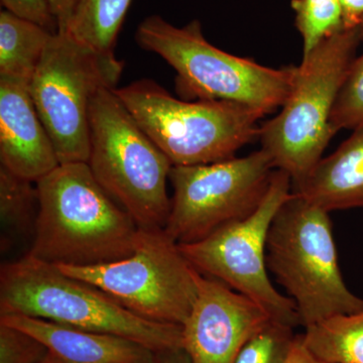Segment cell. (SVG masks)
<instances>
[{
	"instance_id": "d6986e66",
	"label": "cell",
	"mask_w": 363,
	"mask_h": 363,
	"mask_svg": "<svg viewBox=\"0 0 363 363\" xmlns=\"http://www.w3.org/2000/svg\"><path fill=\"white\" fill-rule=\"evenodd\" d=\"M305 345L325 363H363V310L305 329Z\"/></svg>"
},
{
	"instance_id": "4316f807",
	"label": "cell",
	"mask_w": 363,
	"mask_h": 363,
	"mask_svg": "<svg viewBox=\"0 0 363 363\" xmlns=\"http://www.w3.org/2000/svg\"><path fill=\"white\" fill-rule=\"evenodd\" d=\"M286 363H325L313 354L309 348L305 345L302 334H298L296 342L294 344L290 357Z\"/></svg>"
},
{
	"instance_id": "8fae6325",
	"label": "cell",
	"mask_w": 363,
	"mask_h": 363,
	"mask_svg": "<svg viewBox=\"0 0 363 363\" xmlns=\"http://www.w3.org/2000/svg\"><path fill=\"white\" fill-rule=\"evenodd\" d=\"M274 169L262 149L212 164L173 166L169 182L174 194L164 230L183 245L247 218L266 197Z\"/></svg>"
},
{
	"instance_id": "484cf974",
	"label": "cell",
	"mask_w": 363,
	"mask_h": 363,
	"mask_svg": "<svg viewBox=\"0 0 363 363\" xmlns=\"http://www.w3.org/2000/svg\"><path fill=\"white\" fill-rule=\"evenodd\" d=\"M49 4L50 9L59 23V30L67 28L72 18L78 0H45Z\"/></svg>"
},
{
	"instance_id": "f546056e",
	"label": "cell",
	"mask_w": 363,
	"mask_h": 363,
	"mask_svg": "<svg viewBox=\"0 0 363 363\" xmlns=\"http://www.w3.org/2000/svg\"><path fill=\"white\" fill-rule=\"evenodd\" d=\"M360 33H362V40H363V23L362 26L359 28Z\"/></svg>"
},
{
	"instance_id": "6da1fadb",
	"label": "cell",
	"mask_w": 363,
	"mask_h": 363,
	"mask_svg": "<svg viewBox=\"0 0 363 363\" xmlns=\"http://www.w3.org/2000/svg\"><path fill=\"white\" fill-rule=\"evenodd\" d=\"M40 211L28 255L90 267L130 257L140 227L100 186L87 162L61 164L37 182Z\"/></svg>"
},
{
	"instance_id": "f1b7e54d",
	"label": "cell",
	"mask_w": 363,
	"mask_h": 363,
	"mask_svg": "<svg viewBox=\"0 0 363 363\" xmlns=\"http://www.w3.org/2000/svg\"><path fill=\"white\" fill-rule=\"evenodd\" d=\"M42 363H64L62 362L61 360L59 359V358H57L55 357V355H52L51 352L48 354V357L45 358L44 360H43Z\"/></svg>"
},
{
	"instance_id": "ba28073f",
	"label": "cell",
	"mask_w": 363,
	"mask_h": 363,
	"mask_svg": "<svg viewBox=\"0 0 363 363\" xmlns=\"http://www.w3.org/2000/svg\"><path fill=\"white\" fill-rule=\"evenodd\" d=\"M124 62L100 54L61 32L52 35L28 85L60 164L88 162L90 109L104 89H114Z\"/></svg>"
},
{
	"instance_id": "cb8c5ba5",
	"label": "cell",
	"mask_w": 363,
	"mask_h": 363,
	"mask_svg": "<svg viewBox=\"0 0 363 363\" xmlns=\"http://www.w3.org/2000/svg\"><path fill=\"white\" fill-rule=\"evenodd\" d=\"M2 6L11 13L37 23L52 33L59 32V23L45 0H1Z\"/></svg>"
},
{
	"instance_id": "ffe728a7",
	"label": "cell",
	"mask_w": 363,
	"mask_h": 363,
	"mask_svg": "<svg viewBox=\"0 0 363 363\" xmlns=\"http://www.w3.org/2000/svg\"><path fill=\"white\" fill-rule=\"evenodd\" d=\"M291 6L303 40V58L325 40L345 30L338 0H292Z\"/></svg>"
},
{
	"instance_id": "9a60e30c",
	"label": "cell",
	"mask_w": 363,
	"mask_h": 363,
	"mask_svg": "<svg viewBox=\"0 0 363 363\" xmlns=\"http://www.w3.org/2000/svg\"><path fill=\"white\" fill-rule=\"evenodd\" d=\"M292 192L327 212L363 208V126L292 185Z\"/></svg>"
},
{
	"instance_id": "603a6c76",
	"label": "cell",
	"mask_w": 363,
	"mask_h": 363,
	"mask_svg": "<svg viewBox=\"0 0 363 363\" xmlns=\"http://www.w3.org/2000/svg\"><path fill=\"white\" fill-rule=\"evenodd\" d=\"M49 353L30 334L0 323V363H42Z\"/></svg>"
},
{
	"instance_id": "7a4b0ae2",
	"label": "cell",
	"mask_w": 363,
	"mask_h": 363,
	"mask_svg": "<svg viewBox=\"0 0 363 363\" xmlns=\"http://www.w3.org/2000/svg\"><path fill=\"white\" fill-rule=\"evenodd\" d=\"M23 315L130 339L154 352L183 350V327L136 316L96 286L26 255L0 267V315Z\"/></svg>"
},
{
	"instance_id": "5bb4252c",
	"label": "cell",
	"mask_w": 363,
	"mask_h": 363,
	"mask_svg": "<svg viewBox=\"0 0 363 363\" xmlns=\"http://www.w3.org/2000/svg\"><path fill=\"white\" fill-rule=\"evenodd\" d=\"M0 323L30 334L64 363H157L156 352L121 336L18 314L0 315Z\"/></svg>"
},
{
	"instance_id": "30bf717a",
	"label": "cell",
	"mask_w": 363,
	"mask_h": 363,
	"mask_svg": "<svg viewBox=\"0 0 363 363\" xmlns=\"http://www.w3.org/2000/svg\"><path fill=\"white\" fill-rule=\"evenodd\" d=\"M291 193L292 179L276 169L266 197L253 213L226 224L201 240L179 247L200 274L218 279L250 298L274 321L296 328L301 322L295 303L272 286L267 264L269 227Z\"/></svg>"
},
{
	"instance_id": "e0dca14e",
	"label": "cell",
	"mask_w": 363,
	"mask_h": 363,
	"mask_svg": "<svg viewBox=\"0 0 363 363\" xmlns=\"http://www.w3.org/2000/svg\"><path fill=\"white\" fill-rule=\"evenodd\" d=\"M131 0H78L66 32L100 54L116 55L117 38Z\"/></svg>"
},
{
	"instance_id": "44dd1931",
	"label": "cell",
	"mask_w": 363,
	"mask_h": 363,
	"mask_svg": "<svg viewBox=\"0 0 363 363\" xmlns=\"http://www.w3.org/2000/svg\"><path fill=\"white\" fill-rule=\"evenodd\" d=\"M294 329L269 320L241 347L234 363H286L297 339Z\"/></svg>"
},
{
	"instance_id": "2e32d148",
	"label": "cell",
	"mask_w": 363,
	"mask_h": 363,
	"mask_svg": "<svg viewBox=\"0 0 363 363\" xmlns=\"http://www.w3.org/2000/svg\"><path fill=\"white\" fill-rule=\"evenodd\" d=\"M55 33L11 11L0 13V76L30 84Z\"/></svg>"
},
{
	"instance_id": "4fadbf2b",
	"label": "cell",
	"mask_w": 363,
	"mask_h": 363,
	"mask_svg": "<svg viewBox=\"0 0 363 363\" xmlns=\"http://www.w3.org/2000/svg\"><path fill=\"white\" fill-rule=\"evenodd\" d=\"M28 85L0 76V164L37 183L60 162Z\"/></svg>"
},
{
	"instance_id": "7402d4cb",
	"label": "cell",
	"mask_w": 363,
	"mask_h": 363,
	"mask_svg": "<svg viewBox=\"0 0 363 363\" xmlns=\"http://www.w3.org/2000/svg\"><path fill=\"white\" fill-rule=\"evenodd\" d=\"M330 123L336 133L363 126V54L351 65L339 90Z\"/></svg>"
},
{
	"instance_id": "7c38bea8",
	"label": "cell",
	"mask_w": 363,
	"mask_h": 363,
	"mask_svg": "<svg viewBox=\"0 0 363 363\" xmlns=\"http://www.w3.org/2000/svg\"><path fill=\"white\" fill-rule=\"evenodd\" d=\"M194 305L183 324V350L191 363H234L269 314L218 279L200 274Z\"/></svg>"
},
{
	"instance_id": "ac0fdd59",
	"label": "cell",
	"mask_w": 363,
	"mask_h": 363,
	"mask_svg": "<svg viewBox=\"0 0 363 363\" xmlns=\"http://www.w3.org/2000/svg\"><path fill=\"white\" fill-rule=\"evenodd\" d=\"M40 211L37 183L16 175L0 164V222L1 252L16 240L35 235Z\"/></svg>"
},
{
	"instance_id": "83f0119b",
	"label": "cell",
	"mask_w": 363,
	"mask_h": 363,
	"mask_svg": "<svg viewBox=\"0 0 363 363\" xmlns=\"http://www.w3.org/2000/svg\"><path fill=\"white\" fill-rule=\"evenodd\" d=\"M157 363H191L190 358L184 350L157 353Z\"/></svg>"
},
{
	"instance_id": "5b68a950",
	"label": "cell",
	"mask_w": 363,
	"mask_h": 363,
	"mask_svg": "<svg viewBox=\"0 0 363 363\" xmlns=\"http://www.w3.org/2000/svg\"><path fill=\"white\" fill-rule=\"evenodd\" d=\"M362 42L359 28L343 30L302 58L281 111L260 125L262 150L292 185L314 169L336 133L332 111Z\"/></svg>"
},
{
	"instance_id": "52a82bcc",
	"label": "cell",
	"mask_w": 363,
	"mask_h": 363,
	"mask_svg": "<svg viewBox=\"0 0 363 363\" xmlns=\"http://www.w3.org/2000/svg\"><path fill=\"white\" fill-rule=\"evenodd\" d=\"M114 89L100 91L91 104L88 166L138 227L164 228L171 211L167 184L173 164Z\"/></svg>"
},
{
	"instance_id": "d4e9b609",
	"label": "cell",
	"mask_w": 363,
	"mask_h": 363,
	"mask_svg": "<svg viewBox=\"0 0 363 363\" xmlns=\"http://www.w3.org/2000/svg\"><path fill=\"white\" fill-rule=\"evenodd\" d=\"M345 30L359 28L363 23V0H338Z\"/></svg>"
},
{
	"instance_id": "9c48e42d",
	"label": "cell",
	"mask_w": 363,
	"mask_h": 363,
	"mask_svg": "<svg viewBox=\"0 0 363 363\" xmlns=\"http://www.w3.org/2000/svg\"><path fill=\"white\" fill-rule=\"evenodd\" d=\"M71 278L96 286L136 316L185 323L197 297L199 272L164 228H140L130 257L90 267L60 264Z\"/></svg>"
},
{
	"instance_id": "4dcf8cb0",
	"label": "cell",
	"mask_w": 363,
	"mask_h": 363,
	"mask_svg": "<svg viewBox=\"0 0 363 363\" xmlns=\"http://www.w3.org/2000/svg\"></svg>"
},
{
	"instance_id": "277c9868",
	"label": "cell",
	"mask_w": 363,
	"mask_h": 363,
	"mask_svg": "<svg viewBox=\"0 0 363 363\" xmlns=\"http://www.w3.org/2000/svg\"><path fill=\"white\" fill-rule=\"evenodd\" d=\"M267 264L295 303L304 328L363 310L342 278L329 212L291 193L274 215Z\"/></svg>"
},
{
	"instance_id": "8992f818",
	"label": "cell",
	"mask_w": 363,
	"mask_h": 363,
	"mask_svg": "<svg viewBox=\"0 0 363 363\" xmlns=\"http://www.w3.org/2000/svg\"><path fill=\"white\" fill-rule=\"evenodd\" d=\"M117 96L173 166L226 161L259 138L260 112L245 105L176 98L152 79L121 88Z\"/></svg>"
},
{
	"instance_id": "3957f363",
	"label": "cell",
	"mask_w": 363,
	"mask_h": 363,
	"mask_svg": "<svg viewBox=\"0 0 363 363\" xmlns=\"http://www.w3.org/2000/svg\"><path fill=\"white\" fill-rule=\"evenodd\" d=\"M135 40L176 71L177 88L187 100L233 102L266 116L283 106L292 89L295 66L269 68L222 51L205 39L199 21L178 28L147 16Z\"/></svg>"
}]
</instances>
